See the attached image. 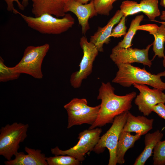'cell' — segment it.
I'll list each match as a JSON object with an SVG mask.
<instances>
[{
    "label": "cell",
    "instance_id": "obj_1",
    "mask_svg": "<svg viewBox=\"0 0 165 165\" xmlns=\"http://www.w3.org/2000/svg\"><path fill=\"white\" fill-rule=\"evenodd\" d=\"M115 88L110 82H101L98 90L97 100L101 101L97 118L89 129L101 127L112 123L117 116L129 111L132 101L137 96L133 91L124 95L119 96L114 93Z\"/></svg>",
    "mask_w": 165,
    "mask_h": 165
},
{
    "label": "cell",
    "instance_id": "obj_2",
    "mask_svg": "<svg viewBox=\"0 0 165 165\" xmlns=\"http://www.w3.org/2000/svg\"><path fill=\"white\" fill-rule=\"evenodd\" d=\"M118 71L112 82L129 87L134 83L150 86L154 88L165 90V82L162 77H165V71L153 74L145 68L134 66L130 64H121L116 65Z\"/></svg>",
    "mask_w": 165,
    "mask_h": 165
},
{
    "label": "cell",
    "instance_id": "obj_3",
    "mask_svg": "<svg viewBox=\"0 0 165 165\" xmlns=\"http://www.w3.org/2000/svg\"><path fill=\"white\" fill-rule=\"evenodd\" d=\"M13 13L19 14L31 28L44 34L59 35L67 31L74 25V18L69 13H66L61 18L48 13L38 17L25 15L15 9Z\"/></svg>",
    "mask_w": 165,
    "mask_h": 165
},
{
    "label": "cell",
    "instance_id": "obj_4",
    "mask_svg": "<svg viewBox=\"0 0 165 165\" xmlns=\"http://www.w3.org/2000/svg\"><path fill=\"white\" fill-rule=\"evenodd\" d=\"M28 124L14 122L7 124L0 130V155L7 160L18 152L20 144L27 136Z\"/></svg>",
    "mask_w": 165,
    "mask_h": 165
},
{
    "label": "cell",
    "instance_id": "obj_5",
    "mask_svg": "<svg viewBox=\"0 0 165 165\" xmlns=\"http://www.w3.org/2000/svg\"><path fill=\"white\" fill-rule=\"evenodd\" d=\"M50 48L48 43L39 46H28L20 61L13 68L20 74H28L36 79H42L43 75L42 65Z\"/></svg>",
    "mask_w": 165,
    "mask_h": 165
},
{
    "label": "cell",
    "instance_id": "obj_6",
    "mask_svg": "<svg viewBox=\"0 0 165 165\" xmlns=\"http://www.w3.org/2000/svg\"><path fill=\"white\" fill-rule=\"evenodd\" d=\"M127 112L115 117L110 128L100 137L93 150L96 153L99 154L103 152L105 148H107L109 154L108 165L117 164V147L120 134L126 122Z\"/></svg>",
    "mask_w": 165,
    "mask_h": 165
},
{
    "label": "cell",
    "instance_id": "obj_7",
    "mask_svg": "<svg viewBox=\"0 0 165 165\" xmlns=\"http://www.w3.org/2000/svg\"><path fill=\"white\" fill-rule=\"evenodd\" d=\"M102 132V129L97 127L86 130L79 133L77 143L67 150H63L58 146L51 149L54 155H68L73 157L80 162L85 160V156L88 152L93 151L97 144Z\"/></svg>",
    "mask_w": 165,
    "mask_h": 165
},
{
    "label": "cell",
    "instance_id": "obj_8",
    "mask_svg": "<svg viewBox=\"0 0 165 165\" xmlns=\"http://www.w3.org/2000/svg\"><path fill=\"white\" fill-rule=\"evenodd\" d=\"M79 44L83 51V56L79 70L71 74L70 79L71 86L74 88H79L82 81L91 73L93 62L99 52L96 46L89 42L85 36L80 38Z\"/></svg>",
    "mask_w": 165,
    "mask_h": 165
},
{
    "label": "cell",
    "instance_id": "obj_9",
    "mask_svg": "<svg viewBox=\"0 0 165 165\" xmlns=\"http://www.w3.org/2000/svg\"><path fill=\"white\" fill-rule=\"evenodd\" d=\"M152 45V43L149 44L145 49H142L131 47L123 48L116 46L112 49L110 57L116 65L138 63L150 68L152 60L149 59L148 51Z\"/></svg>",
    "mask_w": 165,
    "mask_h": 165
},
{
    "label": "cell",
    "instance_id": "obj_10",
    "mask_svg": "<svg viewBox=\"0 0 165 165\" xmlns=\"http://www.w3.org/2000/svg\"><path fill=\"white\" fill-rule=\"evenodd\" d=\"M132 85L139 91L134 103L139 110L145 116H148L152 112V107L160 103H165V94L157 89H152L147 85L133 83Z\"/></svg>",
    "mask_w": 165,
    "mask_h": 165
},
{
    "label": "cell",
    "instance_id": "obj_11",
    "mask_svg": "<svg viewBox=\"0 0 165 165\" xmlns=\"http://www.w3.org/2000/svg\"><path fill=\"white\" fill-rule=\"evenodd\" d=\"M64 11L65 13L68 12H71L76 16L83 34H85L90 28L89 19L97 15L94 7V0L89 3L85 4L76 0H70L65 6Z\"/></svg>",
    "mask_w": 165,
    "mask_h": 165
},
{
    "label": "cell",
    "instance_id": "obj_12",
    "mask_svg": "<svg viewBox=\"0 0 165 165\" xmlns=\"http://www.w3.org/2000/svg\"><path fill=\"white\" fill-rule=\"evenodd\" d=\"M32 2L31 12L35 17L48 13L57 17H62L66 13L64 8L70 0H30Z\"/></svg>",
    "mask_w": 165,
    "mask_h": 165
},
{
    "label": "cell",
    "instance_id": "obj_13",
    "mask_svg": "<svg viewBox=\"0 0 165 165\" xmlns=\"http://www.w3.org/2000/svg\"><path fill=\"white\" fill-rule=\"evenodd\" d=\"M26 154L24 152H18L14 155L15 158L4 162L6 165H48L45 154L39 149H35L27 146L24 148Z\"/></svg>",
    "mask_w": 165,
    "mask_h": 165
},
{
    "label": "cell",
    "instance_id": "obj_14",
    "mask_svg": "<svg viewBox=\"0 0 165 165\" xmlns=\"http://www.w3.org/2000/svg\"><path fill=\"white\" fill-rule=\"evenodd\" d=\"M123 16L120 10H117L106 25L102 27H99L97 31L91 36L90 42L96 46L99 52H103L104 45L109 43L113 27L119 23Z\"/></svg>",
    "mask_w": 165,
    "mask_h": 165
},
{
    "label": "cell",
    "instance_id": "obj_15",
    "mask_svg": "<svg viewBox=\"0 0 165 165\" xmlns=\"http://www.w3.org/2000/svg\"><path fill=\"white\" fill-rule=\"evenodd\" d=\"M100 107V105L94 107L87 105L77 111L66 110L68 115L67 128L83 124L92 125L97 118Z\"/></svg>",
    "mask_w": 165,
    "mask_h": 165
},
{
    "label": "cell",
    "instance_id": "obj_16",
    "mask_svg": "<svg viewBox=\"0 0 165 165\" xmlns=\"http://www.w3.org/2000/svg\"><path fill=\"white\" fill-rule=\"evenodd\" d=\"M159 26L156 24H147L139 25L137 30L147 31L152 35L154 38L152 50L155 53L153 59L156 57L160 58L164 56V44L165 42V26L162 24Z\"/></svg>",
    "mask_w": 165,
    "mask_h": 165
},
{
    "label": "cell",
    "instance_id": "obj_17",
    "mask_svg": "<svg viewBox=\"0 0 165 165\" xmlns=\"http://www.w3.org/2000/svg\"><path fill=\"white\" fill-rule=\"evenodd\" d=\"M154 120L153 119H148L144 116H136L128 111L126 122L122 131L130 133L134 132L142 136L152 129Z\"/></svg>",
    "mask_w": 165,
    "mask_h": 165
},
{
    "label": "cell",
    "instance_id": "obj_18",
    "mask_svg": "<svg viewBox=\"0 0 165 165\" xmlns=\"http://www.w3.org/2000/svg\"><path fill=\"white\" fill-rule=\"evenodd\" d=\"M163 134L159 130L152 133H147L145 137V148L136 158L134 165H144L147 160L151 156L157 143L161 141Z\"/></svg>",
    "mask_w": 165,
    "mask_h": 165
},
{
    "label": "cell",
    "instance_id": "obj_19",
    "mask_svg": "<svg viewBox=\"0 0 165 165\" xmlns=\"http://www.w3.org/2000/svg\"><path fill=\"white\" fill-rule=\"evenodd\" d=\"M141 136L138 134L132 135L129 132L121 131L116 151L117 163L122 165L125 163L124 156L126 152L134 146L135 142Z\"/></svg>",
    "mask_w": 165,
    "mask_h": 165
},
{
    "label": "cell",
    "instance_id": "obj_20",
    "mask_svg": "<svg viewBox=\"0 0 165 165\" xmlns=\"http://www.w3.org/2000/svg\"><path fill=\"white\" fill-rule=\"evenodd\" d=\"M144 16L143 15H138L131 21L129 29L124 35L123 39L119 42L116 46L121 48H127L132 46V39L136 31L137 27L143 20Z\"/></svg>",
    "mask_w": 165,
    "mask_h": 165
},
{
    "label": "cell",
    "instance_id": "obj_21",
    "mask_svg": "<svg viewBox=\"0 0 165 165\" xmlns=\"http://www.w3.org/2000/svg\"><path fill=\"white\" fill-rule=\"evenodd\" d=\"M158 4V0H141L139 4L141 11L150 20L154 21L161 15Z\"/></svg>",
    "mask_w": 165,
    "mask_h": 165
},
{
    "label": "cell",
    "instance_id": "obj_22",
    "mask_svg": "<svg viewBox=\"0 0 165 165\" xmlns=\"http://www.w3.org/2000/svg\"><path fill=\"white\" fill-rule=\"evenodd\" d=\"M54 156L46 157L48 165H79L80 162L71 156L66 155H55Z\"/></svg>",
    "mask_w": 165,
    "mask_h": 165
},
{
    "label": "cell",
    "instance_id": "obj_23",
    "mask_svg": "<svg viewBox=\"0 0 165 165\" xmlns=\"http://www.w3.org/2000/svg\"><path fill=\"white\" fill-rule=\"evenodd\" d=\"M20 74L15 71L12 67L6 66L4 60L0 57V82H5L18 79Z\"/></svg>",
    "mask_w": 165,
    "mask_h": 165
},
{
    "label": "cell",
    "instance_id": "obj_24",
    "mask_svg": "<svg viewBox=\"0 0 165 165\" xmlns=\"http://www.w3.org/2000/svg\"><path fill=\"white\" fill-rule=\"evenodd\" d=\"M154 165H165V140L160 141L156 145L153 150Z\"/></svg>",
    "mask_w": 165,
    "mask_h": 165
},
{
    "label": "cell",
    "instance_id": "obj_25",
    "mask_svg": "<svg viewBox=\"0 0 165 165\" xmlns=\"http://www.w3.org/2000/svg\"><path fill=\"white\" fill-rule=\"evenodd\" d=\"M117 0H94V4L97 14L108 16L113 8V3Z\"/></svg>",
    "mask_w": 165,
    "mask_h": 165
},
{
    "label": "cell",
    "instance_id": "obj_26",
    "mask_svg": "<svg viewBox=\"0 0 165 165\" xmlns=\"http://www.w3.org/2000/svg\"><path fill=\"white\" fill-rule=\"evenodd\" d=\"M119 9L123 16L127 17L141 12L139 3L137 2L130 0L123 2L120 6Z\"/></svg>",
    "mask_w": 165,
    "mask_h": 165
},
{
    "label": "cell",
    "instance_id": "obj_27",
    "mask_svg": "<svg viewBox=\"0 0 165 165\" xmlns=\"http://www.w3.org/2000/svg\"><path fill=\"white\" fill-rule=\"evenodd\" d=\"M87 104L88 102L86 99L75 98L64 105V107L66 110L77 111L86 107Z\"/></svg>",
    "mask_w": 165,
    "mask_h": 165
},
{
    "label": "cell",
    "instance_id": "obj_28",
    "mask_svg": "<svg viewBox=\"0 0 165 165\" xmlns=\"http://www.w3.org/2000/svg\"><path fill=\"white\" fill-rule=\"evenodd\" d=\"M126 17L123 16L116 26L113 28L110 36V37L118 38L125 35L127 29L125 24Z\"/></svg>",
    "mask_w": 165,
    "mask_h": 165
},
{
    "label": "cell",
    "instance_id": "obj_29",
    "mask_svg": "<svg viewBox=\"0 0 165 165\" xmlns=\"http://www.w3.org/2000/svg\"><path fill=\"white\" fill-rule=\"evenodd\" d=\"M7 5V10L11 12L14 11L16 9L14 7L13 2H16L19 9L24 10L25 8L27 7L29 4V2L30 0H4Z\"/></svg>",
    "mask_w": 165,
    "mask_h": 165
},
{
    "label": "cell",
    "instance_id": "obj_30",
    "mask_svg": "<svg viewBox=\"0 0 165 165\" xmlns=\"http://www.w3.org/2000/svg\"><path fill=\"white\" fill-rule=\"evenodd\" d=\"M163 103H159L152 108V111L165 120V105Z\"/></svg>",
    "mask_w": 165,
    "mask_h": 165
},
{
    "label": "cell",
    "instance_id": "obj_31",
    "mask_svg": "<svg viewBox=\"0 0 165 165\" xmlns=\"http://www.w3.org/2000/svg\"><path fill=\"white\" fill-rule=\"evenodd\" d=\"M160 5L162 6L165 8V0H160ZM160 18L161 20L165 21V10L162 12Z\"/></svg>",
    "mask_w": 165,
    "mask_h": 165
},
{
    "label": "cell",
    "instance_id": "obj_32",
    "mask_svg": "<svg viewBox=\"0 0 165 165\" xmlns=\"http://www.w3.org/2000/svg\"><path fill=\"white\" fill-rule=\"evenodd\" d=\"M76 1L80 2L83 4H86V3L90 0H76Z\"/></svg>",
    "mask_w": 165,
    "mask_h": 165
},
{
    "label": "cell",
    "instance_id": "obj_33",
    "mask_svg": "<svg viewBox=\"0 0 165 165\" xmlns=\"http://www.w3.org/2000/svg\"><path fill=\"white\" fill-rule=\"evenodd\" d=\"M163 67L165 68V51H164V56L163 57Z\"/></svg>",
    "mask_w": 165,
    "mask_h": 165
},
{
    "label": "cell",
    "instance_id": "obj_34",
    "mask_svg": "<svg viewBox=\"0 0 165 165\" xmlns=\"http://www.w3.org/2000/svg\"><path fill=\"white\" fill-rule=\"evenodd\" d=\"M158 22L160 23L163 24L165 26V21H158Z\"/></svg>",
    "mask_w": 165,
    "mask_h": 165
}]
</instances>
